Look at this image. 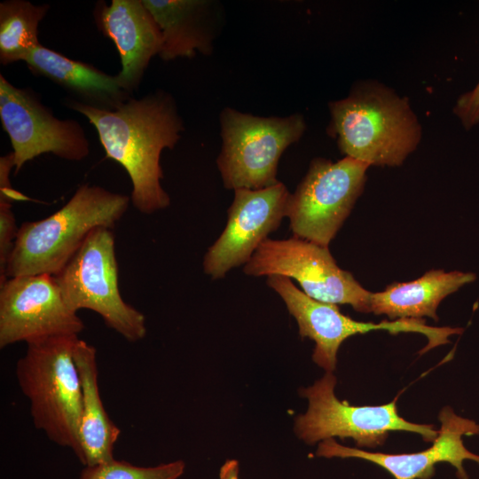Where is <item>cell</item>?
I'll use <instances>...</instances> for the list:
<instances>
[{
	"label": "cell",
	"mask_w": 479,
	"mask_h": 479,
	"mask_svg": "<svg viewBox=\"0 0 479 479\" xmlns=\"http://www.w3.org/2000/svg\"><path fill=\"white\" fill-rule=\"evenodd\" d=\"M66 103L89 120L106 156L127 171L134 208L143 214H153L169 207V196L161 185V154L163 149L175 147L184 130L173 97L157 90L138 99L130 98L114 110L75 98Z\"/></svg>",
	"instance_id": "cell-1"
},
{
	"label": "cell",
	"mask_w": 479,
	"mask_h": 479,
	"mask_svg": "<svg viewBox=\"0 0 479 479\" xmlns=\"http://www.w3.org/2000/svg\"><path fill=\"white\" fill-rule=\"evenodd\" d=\"M327 133L341 152L370 166H399L418 145L420 126L405 98L377 82L355 84L329 103Z\"/></svg>",
	"instance_id": "cell-2"
},
{
	"label": "cell",
	"mask_w": 479,
	"mask_h": 479,
	"mask_svg": "<svg viewBox=\"0 0 479 479\" xmlns=\"http://www.w3.org/2000/svg\"><path fill=\"white\" fill-rule=\"evenodd\" d=\"M130 197L98 185H81L52 215L18 229L4 278L58 274L98 227L113 229Z\"/></svg>",
	"instance_id": "cell-3"
},
{
	"label": "cell",
	"mask_w": 479,
	"mask_h": 479,
	"mask_svg": "<svg viewBox=\"0 0 479 479\" xmlns=\"http://www.w3.org/2000/svg\"><path fill=\"white\" fill-rule=\"evenodd\" d=\"M78 340V335H62L27 343L15 375L35 427L79 459L82 388L74 356Z\"/></svg>",
	"instance_id": "cell-4"
},
{
	"label": "cell",
	"mask_w": 479,
	"mask_h": 479,
	"mask_svg": "<svg viewBox=\"0 0 479 479\" xmlns=\"http://www.w3.org/2000/svg\"><path fill=\"white\" fill-rule=\"evenodd\" d=\"M222 148L216 159L226 189L259 190L278 182L284 151L303 135L300 114L285 117L256 116L225 107L220 114Z\"/></svg>",
	"instance_id": "cell-5"
},
{
	"label": "cell",
	"mask_w": 479,
	"mask_h": 479,
	"mask_svg": "<svg viewBox=\"0 0 479 479\" xmlns=\"http://www.w3.org/2000/svg\"><path fill=\"white\" fill-rule=\"evenodd\" d=\"M68 307L98 313L104 323L135 342L146 334L145 316L119 290L115 240L110 228L93 230L67 265L54 276Z\"/></svg>",
	"instance_id": "cell-6"
},
{
	"label": "cell",
	"mask_w": 479,
	"mask_h": 479,
	"mask_svg": "<svg viewBox=\"0 0 479 479\" xmlns=\"http://www.w3.org/2000/svg\"><path fill=\"white\" fill-rule=\"evenodd\" d=\"M335 376L326 373L311 387L302 389L308 411L296 418L294 431L309 444L338 436L352 438L357 446L374 448L384 444L390 431L419 434L426 442L438 435L433 425L416 424L397 412V399L378 406H353L334 395Z\"/></svg>",
	"instance_id": "cell-7"
},
{
	"label": "cell",
	"mask_w": 479,
	"mask_h": 479,
	"mask_svg": "<svg viewBox=\"0 0 479 479\" xmlns=\"http://www.w3.org/2000/svg\"><path fill=\"white\" fill-rule=\"evenodd\" d=\"M369 167L348 156L314 159L287 201L294 236L328 247L361 194Z\"/></svg>",
	"instance_id": "cell-8"
},
{
	"label": "cell",
	"mask_w": 479,
	"mask_h": 479,
	"mask_svg": "<svg viewBox=\"0 0 479 479\" xmlns=\"http://www.w3.org/2000/svg\"><path fill=\"white\" fill-rule=\"evenodd\" d=\"M246 275H281L295 279L310 298L330 304H349L358 312H371L372 292L341 269L327 247L293 236L266 239L244 265Z\"/></svg>",
	"instance_id": "cell-9"
},
{
	"label": "cell",
	"mask_w": 479,
	"mask_h": 479,
	"mask_svg": "<svg viewBox=\"0 0 479 479\" xmlns=\"http://www.w3.org/2000/svg\"><path fill=\"white\" fill-rule=\"evenodd\" d=\"M266 283L282 298L287 310L295 318L301 337H309L315 342L313 361L330 373L335 368L341 344L351 335L380 329L391 334L420 333L428 340L427 347L421 350L423 353L448 343L451 335L462 332L460 328L429 326L423 319L417 318L359 322L342 314L335 304L310 298L287 277L271 275L267 277Z\"/></svg>",
	"instance_id": "cell-10"
},
{
	"label": "cell",
	"mask_w": 479,
	"mask_h": 479,
	"mask_svg": "<svg viewBox=\"0 0 479 479\" xmlns=\"http://www.w3.org/2000/svg\"><path fill=\"white\" fill-rule=\"evenodd\" d=\"M0 119L14 154V175L43 153L79 161L90 143L79 122L59 120L30 90L17 88L0 75Z\"/></svg>",
	"instance_id": "cell-11"
},
{
	"label": "cell",
	"mask_w": 479,
	"mask_h": 479,
	"mask_svg": "<svg viewBox=\"0 0 479 479\" xmlns=\"http://www.w3.org/2000/svg\"><path fill=\"white\" fill-rule=\"evenodd\" d=\"M84 324L65 302L54 276L7 278L0 283V348L62 335H79Z\"/></svg>",
	"instance_id": "cell-12"
},
{
	"label": "cell",
	"mask_w": 479,
	"mask_h": 479,
	"mask_svg": "<svg viewBox=\"0 0 479 479\" xmlns=\"http://www.w3.org/2000/svg\"><path fill=\"white\" fill-rule=\"evenodd\" d=\"M290 192L282 182L259 190L236 189L224 230L203 257L212 279L249 262L257 247L287 216Z\"/></svg>",
	"instance_id": "cell-13"
},
{
	"label": "cell",
	"mask_w": 479,
	"mask_h": 479,
	"mask_svg": "<svg viewBox=\"0 0 479 479\" xmlns=\"http://www.w3.org/2000/svg\"><path fill=\"white\" fill-rule=\"evenodd\" d=\"M439 420L441 428L432 446L419 452H371L341 445L330 438L318 444L316 455L362 459L381 467L395 479H431L436 464L448 462L456 468L459 479H468L463 462L470 459L479 464V455L465 447L462 436L479 435V424L458 416L450 407H444L440 412Z\"/></svg>",
	"instance_id": "cell-14"
},
{
	"label": "cell",
	"mask_w": 479,
	"mask_h": 479,
	"mask_svg": "<svg viewBox=\"0 0 479 479\" xmlns=\"http://www.w3.org/2000/svg\"><path fill=\"white\" fill-rule=\"evenodd\" d=\"M95 20L115 44L122 70L116 75L128 92L137 90L153 57L162 47V34L143 0H112L97 5Z\"/></svg>",
	"instance_id": "cell-15"
},
{
	"label": "cell",
	"mask_w": 479,
	"mask_h": 479,
	"mask_svg": "<svg viewBox=\"0 0 479 479\" xmlns=\"http://www.w3.org/2000/svg\"><path fill=\"white\" fill-rule=\"evenodd\" d=\"M162 34L165 61L210 55L216 35V4L207 0H143Z\"/></svg>",
	"instance_id": "cell-16"
},
{
	"label": "cell",
	"mask_w": 479,
	"mask_h": 479,
	"mask_svg": "<svg viewBox=\"0 0 479 479\" xmlns=\"http://www.w3.org/2000/svg\"><path fill=\"white\" fill-rule=\"evenodd\" d=\"M74 356L82 388L79 460L90 467L114 459V447L121 430L108 416L100 397L95 347L79 338Z\"/></svg>",
	"instance_id": "cell-17"
},
{
	"label": "cell",
	"mask_w": 479,
	"mask_h": 479,
	"mask_svg": "<svg viewBox=\"0 0 479 479\" xmlns=\"http://www.w3.org/2000/svg\"><path fill=\"white\" fill-rule=\"evenodd\" d=\"M24 62L34 74L51 80L76 96V100L94 107L114 110L131 98L116 75L67 58L42 44Z\"/></svg>",
	"instance_id": "cell-18"
},
{
	"label": "cell",
	"mask_w": 479,
	"mask_h": 479,
	"mask_svg": "<svg viewBox=\"0 0 479 479\" xmlns=\"http://www.w3.org/2000/svg\"><path fill=\"white\" fill-rule=\"evenodd\" d=\"M475 279L471 272L431 270L415 280L395 282L381 292L372 293L371 312L386 315L392 321L423 317L437 321L441 301Z\"/></svg>",
	"instance_id": "cell-19"
},
{
	"label": "cell",
	"mask_w": 479,
	"mask_h": 479,
	"mask_svg": "<svg viewBox=\"0 0 479 479\" xmlns=\"http://www.w3.org/2000/svg\"><path fill=\"white\" fill-rule=\"evenodd\" d=\"M49 8L48 4L36 5L25 0L0 4V62L3 65L25 61L41 45L38 26Z\"/></svg>",
	"instance_id": "cell-20"
},
{
	"label": "cell",
	"mask_w": 479,
	"mask_h": 479,
	"mask_svg": "<svg viewBox=\"0 0 479 479\" xmlns=\"http://www.w3.org/2000/svg\"><path fill=\"white\" fill-rule=\"evenodd\" d=\"M185 471L182 460L155 467H139L127 461L112 460L85 467L79 479H177Z\"/></svg>",
	"instance_id": "cell-21"
},
{
	"label": "cell",
	"mask_w": 479,
	"mask_h": 479,
	"mask_svg": "<svg viewBox=\"0 0 479 479\" xmlns=\"http://www.w3.org/2000/svg\"><path fill=\"white\" fill-rule=\"evenodd\" d=\"M12 202L0 199V283L5 280L6 265L18 232Z\"/></svg>",
	"instance_id": "cell-22"
},
{
	"label": "cell",
	"mask_w": 479,
	"mask_h": 479,
	"mask_svg": "<svg viewBox=\"0 0 479 479\" xmlns=\"http://www.w3.org/2000/svg\"><path fill=\"white\" fill-rule=\"evenodd\" d=\"M453 113L467 130L479 123V82L473 90L459 96Z\"/></svg>",
	"instance_id": "cell-23"
},
{
	"label": "cell",
	"mask_w": 479,
	"mask_h": 479,
	"mask_svg": "<svg viewBox=\"0 0 479 479\" xmlns=\"http://www.w3.org/2000/svg\"><path fill=\"white\" fill-rule=\"evenodd\" d=\"M239 462L235 459H229L220 469V479H239Z\"/></svg>",
	"instance_id": "cell-24"
}]
</instances>
